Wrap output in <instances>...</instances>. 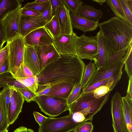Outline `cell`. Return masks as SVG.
I'll use <instances>...</instances> for the list:
<instances>
[{
  "instance_id": "obj_1",
  "label": "cell",
  "mask_w": 132,
  "mask_h": 132,
  "mask_svg": "<svg viewBox=\"0 0 132 132\" xmlns=\"http://www.w3.org/2000/svg\"><path fill=\"white\" fill-rule=\"evenodd\" d=\"M60 55V58L47 65L36 76L37 92L62 82L75 86L81 85L86 66L84 62L77 55Z\"/></svg>"
},
{
  "instance_id": "obj_2",
  "label": "cell",
  "mask_w": 132,
  "mask_h": 132,
  "mask_svg": "<svg viewBox=\"0 0 132 132\" xmlns=\"http://www.w3.org/2000/svg\"><path fill=\"white\" fill-rule=\"evenodd\" d=\"M100 30L115 52L127 51L132 45V24L115 16L99 23Z\"/></svg>"
},
{
  "instance_id": "obj_3",
  "label": "cell",
  "mask_w": 132,
  "mask_h": 132,
  "mask_svg": "<svg viewBox=\"0 0 132 132\" xmlns=\"http://www.w3.org/2000/svg\"><path fill=\"white\" fill-rule=\"evenodd\" d=\"M111 92L100 99L94 97L93 92L84 93L69 105V115L80 112L83 114L87 121H92L94 116L100 111L108 101Z\"/></svg>"
},
{
  "instance_id": "obj_4",
  "label": "cell",
  "mask_w": 132,
  "mask_h": 132,
  "mask_svg": "<svg viewBox=\"0 0 132 132\" xmlns=\"http://www.w3.org/2000/svg\"><path fill=\"white\" fill-rule=\"evenodd\" d=\"M67 99L50 95L36 96L35 99L41 111L50 117H55L69 110Z\"/></svg>"
},
{
  "instance_id": "obj_5",
  "label": "cell",
  "mask_w": 132,
  "mask_h": 132,
  "mask_svg": "<svg viewBox=\"0 0 132 132\" xmlns=\"http://www.w3.org/2000/svg\"><path fill=\"white\" fill-rule=\"evenodd\" d=\"M85 121L77 122L69 114L59 118L47 117L39 126L38 132H70L73 131Z\"/></svg>"
},
{
  "instance_id": "obj_6",
  "label": "cell",
  "mask_w": 132,
  "mask_h": 132,
  "mask_svg": "<svg viewBox=\"0 0 132 132\" xmlns=\"http://www.w3.org/2000/svg\"><path fill=\"white\" fill-rule=\"evenodd\" d=\"M9 50L8 61L10 73L13 76L23 63L25 44L24 37L19 36L7 42Z\"/></svg>"
},
{
  "instance_id": "obj_7",
  "label": "cell",
  "mask_w": 132,
  "mask_h": 132,
  "mask_svg": "<svg viewBox=\"0 0 132 132\" xmlns=\"http://www.w3.org/2000/svg\"><path fill=\"white\" fill-rule=\"evenodd\" d=\"M77 55L81 59L93 61L98 52V43L96 36H89L84 34L77 36Z\"/></svg>"
},
{
  "instance_id": "obj_8",
  "label": "cell",
  "mask_w": 132,
  "mask_h": 132,
  "mask_svg": "<svg viewBox=\"0 0 132 132\" xmlns=\"http://www.w3.org/2000/svg\"><path fill=\"white\" fill-rule=\"evenodd\" d=\"M125 59L126 55L121 60L107 67H101L97 69L92 78L86 86L110 78L121 79Z\"/></svg>"
},
{
  "instance_id": "obj_9",
  "label": "cell",
  "mask_w": 132,
  "mask_h": 132,
  "mask_svg": "<svg viewBox=\"0 0 132 132\" xmlns=\"http://www.w3.org/2000/svg\"><path fill=\"white\" fill-rule=\"evenodd\" d=\"M22 8V6L19 7L2 21L6 42L20 36V22Z\"/></svg>"
},
{
  "instance_id": "obj_10",
  "label": "cell",
  "mask_w": 132,
  "mask_h": 132,
  "mask_svg": "<svg viewBox=\"0 0 132 132\" xmlns=\"http://www.w3.org/2000/svg\"><path fill=\"white\" fill-rule=\"evenodd\" d=\"M77 36L74 32L71 35L61 34L53 38L52 44L60 54L77 55Z\"/></svg>"
},
{
  "instance_id": "obj_11",
  "label": "cell",
  "mask_w": 132,
  "mask_h": 132,
  "mask_svg": "<svg viewBox=\"0 0 132 132\" xmlns=\"http://www.w3.org/2000/svg\"><path fill=\"white\" fill-rule=\"evenodd\" d=\"M25 45L34 47L52 44L53 38L44 27L36 29L24 37Z\"/></svg>"
},
{
  "instance_id": "obj_12",
  "label": "cell",
  "mask_w": 132,
  "mask_h": 132,
  "mask_svg": "<svg viewBox=\"0 0 132 132\" xmlns=\"http://www.w3.org/2000/svg\"><path fill=\"white\" fill-rule=\"evenodd\" d=\"M10 89V100L7 113L9 125L13 124L18 118L21 112L24 99L21 94L11 86Z\"/></svg>"
},
{
  "instance_id": "obj_13",
  "label": "cell",
  "mask_w": 132,
  "mask_h": 132,
  "mask_svg": "<svg viewBox=\"0 0 132 132\" xmlns=\"http://www.w3.org/2000/svg\"><path fill=\"white\" fill-rule=\"evenodd\" d=\"M122 97L119 93L116 92L113 96L111 101V113L114 132H124L121 106Z\"/></svg>"
},
{
  "instance_id": "obj_14",
  "label": "cell",
  "mask_w": 132,
  "mask_h": 132,
  "mask_svg": "<svg viewBox=\"0 0 132 132\" xmlns=\"http://www.w3.org/2000/svg\"><path fill=\"white\" fill-rule=\"evenodd\" d=\"M48 22L44 20L41 15L31 16L21 14L20 22V35L24 37L31 32L44 27Z\"/></svg>"
},
{
  "instance_id": "obj_15",
  "label": "cell",
  "mask_w": 132,
  "mask_h": 132,
  "mask_svg": "<svg viewBox=\"0 0 132 132\" xmlns=\"http://www.w3.org/2000/svg\"><path fill=\"white\" fill-rule=\"evenodd\" d=\"M35 47L39 62L40 72L47 65L60 57L53 44Z\"/></svg>"
},
{
  "instance_id": "obj_16",
  "label": "cell",
  "mask_w": 132,
  "mask_h": 132,
  "mask_svg": "<svg viewBox=\"0 0 132 132\" xmlns=\"http://www.w3.org/2000/svg\"><path fill=\"white\" fill-rule=\"evenodd\" d=\"M76 86L71 84L62 82L38 91L37 96L50 95L67 99Z\"/></svg>"
},
{
  "instance_id": "obj_17",
  "label": "cell",
  "mask_w": 132,
  "mask_h": 132,
  "mask_svg": "<svg viewBox=\"0 0 132 132\" xmlns=\"http://www.w3.org/2000/svg\"><path fill=\"white\" fill-rule=\"evenodd\" d=\"M23 63L35 76H37L40 72L39 62L35 47L25 45Z\"/></svg>"
},
{
  "instance_id": "obj_18",
  "label": "cell",
  "mask_w": 132,
  "mask_h": 132,
  "mask_svg": "<svg viewBox=\"0 0 132 132\" xmlns=\"http://www.w3.org/2000/svg\"><path fill=\"white\" fill-rule=\"evenodd\" d=\"M70 13L63 4L54 13L60 24L61 34L71 35L73 32Z\"/></svg>"
},
{
  "instance_id": "obj_19",
  "label": "cell",
  "mask_w": 132,
  "mask_h": 132,
  "mask_svg": "<svg viewBox=\"0 0 132 132\" xmlns=\"http://www.w3.org/2000/svg\"><path fill=\"white\" fill-rule=\"evenodd\" d=\"M98 43L97 53L94 60L97 69L108 67V57L105 42L102 31L100 30L96 35Z\"/></svg>"
},
{
  "instance_id": "obj_20",
  "label": "cell",
  "mask_w": 132,
  "mask_h": 132,
  "mask_svg": "<svg viewBox=\"0 0 132 132\" xmlns=\"http://www.w3.org/2000/svg\"><path fill=\"white\" fill-rule=\"evenodd\" d=\"M121 106L124 132H132V98L127 95L122 97Z\"/></svg>"
},
{
  "instance_id": "obj_21",
  "label": "cell",
  "mask_w": 132,
  "mask_h": 132,
  "mask_svg": "<svg viewBox=\"0 0 132 132\" xmlns=\"http://www.w3.org/2000/svg\"><path fill=\"white\" fill-rule=\"evenodd\" d=\"M70 15L73 28L80 30L86 33L94 31L98 27L99 21H91L71 13Z\"/></svg>"
},
{
  "instance_id": "obj_22",
  "label": "cell",
  "mask_w": 132,
  "mask_h": 132,
  "mask_svg": "<svg viewBox=\"0 0 132 132\" xmlns=\"http://www.w3.org/2000/svg\"><path fill=\"white\" fill-rule=\"evenodd\" d=\"M77 14L90 20L99 21L103 16L101 10L95 8L93 6L82 4L79 9Z\"/></svg>"
},
{
  "instance_id": "obj_23",
  "label": "cell",
  "mask_w": 132,
  "mask_h": 132,
  "mask_svg": "<svg viewBox=\"0 0 132 132\" xmlns=\"http://www.w3.org/2000/svg\"><path fill=\"white\" fill-rule=\"evenodd\" d=\"M21 1L19 0H1L0 3V22L9 14L21 6Z\"/></svg>"
},
{
  "instance_id": "obj_24",
  "label": "cell",
  "mask_w": 132,
  "mask_h": 132,
  "mask_svg": "<svg viewBox=\"0 0 132 132\" xmlns=\"http://www.w3.org/2000/svg\"><path fill=\"white\" fill-rule=\"evenodd\" d=\"M53 38L61 34L60 24L56 15L54 14L52 18L44 26Z\"/></svg>"
},
{
  "instance_id": "obj_25",
  "label": "cell",
  "mask_w": 132,
  "mask_h": 132,
  "mask_svg": "<svg viewBox=\"0 0 132 132\" xmlns=\"http://www.w3.org/2000/svg\"><path fill=\"white\" fill-rule=\"evenodd\" d=\"M96 69V66L94 62H93L91 61L88 64L86 65L81 84V89L86 86L92 78Z\"/></svg>"
},
{
  "instance_id": "obj_26",
  "label": "cell",
  "mask_w": 132,
  "mask_h": 132,
  "mask_svg": "<svg viewBox=\"0 0 132 132\" xmlns=\"http://www.w3.org/2000/svg\"><path fill=\"white\" fill-rule=\"evenodd\" d=\"M16 80L35 94L38 89V83L36 76L31 77L18 78Z\"/></svg>"
},
{
  "instance_id": "obj_27",
  "label": "cell",
  "mask_w": 132,
  "mask_h": 132,
  "mask_svg": "<svg viewBox=\"0 0 132 132\" xmlns=\"http://www.w3.org/2000/svg\"><path fill=\"white\" fill-rule=\"evenodd\" d=\"M105 1L116 16L122 19L127 20L119 0Z\"/></svg>"
},
{
  "instance_id": "obj_28",
  "label": "cell",
  "mask_w": 132,
  "mask_h": 132,
  "mask_svg": "<svg viewBox=\"0 0 132 132\" xmlns=\"http://www.w3.org/2000/svg\"><path fill=\"white\" fill-rule=\"evenodd\" d=\"M9 125L6 110L3 103L0 94V132L7 129Z\"/></svg>"
},
{
  "instance_id": "obj_29",
  "label": "cell",
  "mask_w": 132,
  "mask_h": 132,
  "mask_svg": "<svg viewBox=\"0 0 132 132\" xmlns=\"http://www.w3.org/2000/svg\"><path fill=\"white\" fill-rule=\"evenodd\" d=\"M63 4L71 13L77 14L83 2L80 0H62Z\"/></svg>"
},
{
  "instance_id": "obj_30",
  "label": "cell",
  "mask_w": 132,
  "mask_h": 132,
  "mask_svg": "<svg viewBox=\"0 0 132 132\" xmlns=\"http://www.w3.org/2000/svg\"><path fill=\"white\" fill-rule=\"evenodd\" d=\"M119 1L127 20L132 24V0Z\"/></svg>"
},
{
  "instance_id": "obj_31",
  "label": "cell",
  "mask_w": 132,
  "mask_h": 132,
  "mask_svg": "<svg viewBox=\"0 0 132 132\" xmlns=\"http://www.w3.org/2000/svg\"><path fill=\"white\" fill-rule=\"evenodd\" d=\"M120 78H111L106 79L97 82L88 86H86L82 89L81 91L84 93L93 92L95 89L99 87L106 85L108 82L114 80L119 82Z\"/></svg>"
},
{
  "instance_id": "obj_32",
  "label": "cell",
  "mask_w": 132,
  "mask_h": 132,
  "mask_svg": "<svg viewBox=\"0 0 132 132\" xmlns=\"http://www.w3.org/2000/svg\"><path fill=\"white\" fill-rule=\"evenodd\" d=\"M34 76L28 67L23 63L20 66L13 77L16 79L31 77Z\"/></svg>"
},
{
  "instance_id": "obj_33",
  "label": "cell",
  "mask_w": 132,
  "mask_h": 132,
  "mask_svg": "<svg viewBox=\"0 0 132 132\" xmlns=\"http://www.w3.org/2000/svg\"><path fill=\"white\" fill-rule=\"evenodd\" d=\"M16 79L10 72L0 74V87H8L12 86Z\"/></svg>"
},
{
  "instance_id": "obj_34",
  "label": "cell",
  "mask_w": 132,
  "mask_h": 132,
  "mask_svg": "<svg viewBox=\"0 0 132 132\" xmlns=\"http://www.w3.org/2000/svg\"><path fill=\"white\" fill-rule=\"evenodd\" d=\"M50 4V0L46 2L42 3L33 2L25 4L23 7L33 10L41 14L48 7Z\"/></svg>"
},
{
  "instance_id": "obj_35",
  "label": "cell",
  "mask_w": 132,
  "mask_h": 132,
  "mask_svg": "<svg viewBox=\"0 0 132 132\" xmlns=\"http://www.w3.org/2000/svg\"><path fill=\"white\" fill-rule=\"evenodd\" d=\"M124 65V69L128 77H132V45L127 49Z\"/></svg>"
},
{
  "instance_id": "obj_36",
  "label": "cell",
  "mask_w": 132,
  "mask_h": 132,
  "mask_svg": "<svg viewBox=\"0 0 132 132\" xmlns=\"http://www.w3.org/2000/svg\"><path fill=\"white\" fill-rule=\"evenodd\" d=\"M14 88L21 94L24 100L28 103L32 101H34L35 97L37 96V94H35L29 89L24 88Z\"/></svg>"
},
{
  "instance_id": "obj_37",
  "label": "cell",
  "mask_w": 132,
  "mask_h": 132,
  "mask_svg": "<svg viewBox=\"0 0 132 132\" xmlns=\"http://www.w3.org/2000/svg\"><path fill=\"white\" fill-rule=\"evenodd\" d=\"M1 98L4 106L5 107L7 113L10 100V89L9 88H3L0 92Z\"/></svg>"
},
{
  "instance_id": "obj_38",
  "label": "cell",
  "mask_w": 132,
  "mask_h": 132,
  "mask_svg": "<svg viewBox=\"0 0 132 132\" xmlns=\"http://www.w3.org/2000/svg\"><path fill=\"white\" fill-rule=\"evenodd\" d=\"M94 128L92 122L91 121H86L77 128L73 132H92Z\"/></svg>"
},
{
  "instance_id": "obj_39",
  "label": "cell",
  "mask_w": 132,
  "mask_h": 132,
  "mask_svg": "<svg viewBox=\"0 0 132 132\" xmlns=\"http://www.w3.org/2000/svg\"><path fill=\"white\" fill-rule=\"evenodd\" d=\"M81 85L76 86L68 98L67 99V103L69 105L75 101L79 96L81 92Z\"/></svg>"
},
{
  "instance_id": "obj_40",
  "label": "cell",
  "mask_w": 132,
  "mask_h": 132,
  "mask_svg": "<svg viewBox=\"0 0 132 132\" xmlns=\"http://www.w3.org/2000/svg\"><path fill=\"white\" fill-rule=\"evenodd\" d=\"M40 15L44 20L47 21H48L52 19L53 15L52 13L50 4L48 7Z\"/></svg>"
},
{
  "instance_id": "obj_41",
  "label": "cell",
  "mask_w": 132,
  "mask_h": 132,
  "mask_svg": "<svg viewBox=\"0 0 132 132\" xmlns=\"http://www.w3.org/2000/svg\"><path fill=\"white\" fill-rule=\"evenodd\" d=\"M9 50L7 44L0 50V66L8 57Z\"/></svg>"
},
{
  "instance_id": "obj_42",
  "label": "cell",
  "mask_w": 132,
  "mask_h": 132,
  "mask_svg": "<svg viewBox=\"0 0 132 132\" xmlns=\"http://www.w3.org/2000/svg\"><path fill=\"white\" fill-rule=\"evenodd\" d=\"M21 14L31 16H37L40 15L41 13L30 9L22 7Z\"/></svg>"
},
{
  "instance_id": "obj_43",
  "label": "cell",
  "mask_w": 132,
  "mask_h": 132,
  "mask_svg": "<svg viewBox=\"0 0 132 132\" xmlns=\"http://www.w3.org/2000/svg\"><path fill=\"white\" fill-rule=\"evenodd\" d=\"M53 15L56 11L63 4L62 0H50Z\"/></svg>"
},
{
  "instance_id": "obj_44",
  "label": "cell",
  "mask_w": 132,
  "mask_h": 132,
  "mask_svg": "<svg viewBox=\"0 0 132 132\" xmlns=\"http://www.w3.org/2000/svg\"><path fill=\"white\" fill-rule=\"evenodd\" d=\"M72 117L73 120L77 122L87 121L83 114L80 112L75 113L72 114Z\"/></svg>"
},
{
  "instance_id": "obj_45",
  "label": "cell",
  "mask_w": 132,
  "mask_h": 132,
  "mask_svg": "<svg viewBox=\"0 0 132 132\" xmlns=\"http://www.w3.org/2000/svg\"><path fill=\"white\" fill-rule=\"evenodd\" d=\"M33 114L36 121L38 123L39 126L42 124L47 118V117L36 111L33 112Z\"/></svg>"
},
{
  "instance_id": "obj_46",
  "label": "cell",
  "mask_w": 132,
  "mask_h": 132,
  "mask_svg": "<svg viewBox=\"0 0 132 132\" xmlns=\"http://www.w3.org/2000/svg\"><path fill=\"white\" fill-rule=\"evenodd\" d=\"M5 42V34L2 21L0 22V50L3 48V45Z\"/></svg>"
},
{
  "instance_id": "obj_47",
  "label": "cell",
  "mask_w": 132,
  "mask_h": 132,
  "mask_svg": "<svg viewBox=\"0 0 132 132\" xmlns=\"http://www.w3.org/2000/svg\"><path fill=\"white\" fill-rule=\"evenodd\" d=\"M10 72L8 58L0 66V74Z\"/></svg>"
},
{
  "instance_id": "obj_48",
  "label": "cell",
  "mask_w": 132,
  "mask_h": 132,
  "mask_svg": "<svg viewBox=\"0 0 132 132\" xmlns=\"http://www.w3.org/2000/svg\"><path fill=\"white\" fill-rule=\"evenodd\" d=\"M126 95L132 98V77L129 78Z\"/></svg>"
},
{
  "instance_id": "obj_49",
  "label": "cell",
  "mask_w": 132,
  "mask_h": 132,
  "mask_svg": "<svg viewBox=\"0 0 132 132\" xmlns=\"http://www.w3.org/2000/svg\"><path fill=\"white\" fill-rule=\"evenodd\" d=\"M14 132H28V129L24 127H20L14 130Z\"/></svg>"
},
{
  "instance_id": "obj_50",
  "label": "cell",
  "mask_w": 132,
  "mask_h": 132,
  "mask_svg": "<svg viewBox=\"0 0 132 132\" xmlns=\"http://www.w3.org/2000/svg\"><path fill=\"white\" fill-rule=\"evenodd\" d=\"M92 1L98 3L101 5H102L104 3L106 2L105 0H93Z\"/></svg>"
},
{
  "instance_id": "obj_51",
  "label": "cell",
  "mask_w": 132,
  "mask_h": 132,
  "mask_svg": "<svg viewBox=\"0 0 132 132\" xmlns=\"http://www.w3.org/2000/svg\"><path fill=\"white\" fill-rule=\"evenodd\" d=\"M49 0H36L34 1L35 2L38 3H44L48 2Z\"/></svg>"
},
{
  "instance_id": "obj_52",
  "label": "cell",
  "mask_w": 132,
  "mask_h": 132,
  "mask_svg": "<svg viewBox=\"0 0 132 132\" xmlns=\"http://www.w3.org/2000/svg\"><path fill=\"white\" fill-rule=\"evenodd\" d=\"M28 132H34L33 130L31 129H28Z\"/></svg>"
},
{
  "instance_id": "obj_53",
  "label": "cell",
  "mask_w": 132,
  "mask_h": 132,
  "mask_svg": "<svg viewBox=\"0 0 132 132\" xmlns=\"http://www.w3.org/2000/svg\"><path fill=\"white\" fill-rule=\"evenodd\" d=\"M2 132H8V130L7 129H6L5 130L2 131Z\"/></svg>"
},
{
  "instance_id": "obj_54",
  "label": "cell",
  "mask_w": 132,
  "mask_h": 132,
  "mask_svg": "<svg viewBox=\"0 0 132 132\" xmlns=\"http://www.w3.org/2000/svg\"><path fill=\"white\" fill-rule=\"evenodd\" d=\"M1 0H0V2H1Z\"/></svg>"
},
{
  "instance_id": "obj_55",
  "label": "cell",
  "mask_w": 132,
  "mask_h": 132,
  "mask_svg": "<svg viewBox=\"0 0 132 132\" xmlns=\"http://www.w3.org/2000/svg\"><path fill=\"white\" fill-rule=\"evenodd\" d=\"M1 87H0V88Z\"/></svg>"
}]
</instances>
